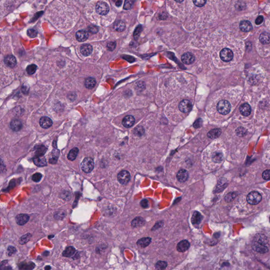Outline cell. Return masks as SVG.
I'll return each mask as SVG.
<instances>
[{"instance_id": "5b68a950", "label": "cell", "mask_w": 270, "mask_h": 270, "mask_svg": "<svg viewBox=\"0 0 270 270\" xmlns=\"http://www.w3.org/2000/svg\"><path fill=\"white\" fill-rule=\"evenodd\" d=\"M247 201L250 204L252 205H255L262 200V196L259 194V192L255 191H253L250 192L248 195L247 196Z\"/></svg>"}, {"instance_id": "8992f818", "label": "cell", "mask_w": 270, "mask_h": 270, "mask_svg": "<svg viewBox=\"0 0 270 270\" xmlns=\"http://www.w3.org/2000/svg\"><path fill=\"white\" fill-rule=\"evenodd\" d=\"M96 11L99 15L105 16L109 12V7L107 3L104 2H99L96 6Z\"/></svg>"}, {"instance_id": "ac0fdd59", "label": "cell", "mask_w": 270, "mask_h": 270, "mask_svg": "<svg viewBox=\"0 0 270 270\" xmlns=\"http://www.w3.org/2000/svg\"><path fill=\"white\" fill-rule=\"evenodd\" d=\"M240 28L243 32H248L251 31L253 27L251 23L249 21H243L240 24Z\"/></svg>"}, {"instance_id": "9f6ffc18", "label": "cell", "mask_w": 270, "mask_h": 270, "mask_svg": "<svg viewBox=\"0 0 270 270\" xmlns=\"http://www.w3.org/2000/svg\"></svg>"}, {"instance_id": "30bf717a", "label": "cell", "mask_w": 270, "mask_h": 270, "mask_svg": "<svg viewBox=\"0 0 270 270\" xmlns=\"http://www.w3.org/2000/svg\"><path fill=\"white\" fill-rule=\"evenodd\" d=\"M195 58L191 53L187 52L184 54L182 56V61L184 63L186 64H192L195 61Z\"/></svg>"}, {"instance_id": "603a6c76", "label": "cell", "mask_w": 270, "mask_h": 270, "mask_svg": "<svg viewBox=\"0 0 270 270\" xmlns=\"http://www.w3.org/2000/svg\"><path fill=\"white\" fill-rule=\"evenodd\" d=\"M22 123L21 121L15 119L12 121L10 123V128L14 131H18L21 129Z\"/></svg>"}, {"instance_id": "11a10c76", "label": "cell", "mask_w": 270, "mask_h": 270, "mask_svg": "<svg viewBox=\"0 0 270 270\" xmlns=\"http://www.w3.org/2000/svg\"><path fill=\"white\" fill-rule=\"evenodd\" d=\"M175 1H176L177 2H179V3H180V2H183L184 0H175Z\"/></svg>"}, {"instance_id": "bcb514c9", "label": "cell", "mask_w": 270, "mask_h": 270, "mask_svg": "<svg viewBox=\"0 0 270 270\" xmlns=\"http://www.w3.org/2000/svg\"><path fill=\"white\" fill-rule=\"evenodd\" d=\"M116 46V43H115V42H110L109 43H108L107 48L110 51H112L115 49Z\"/></svg>"}, {"instance_id": "484cf974", "label": "cell", "mask_w": 270, "mask_h": 270, "mask_svg": "<svg viewBox=\"0 0 270 270\" xmlns=\"http://www.w3.org/2000/svg\"><path fill=\"white\" fill-rule=\"evenodd\" d=\"M221 133H222V131L220 129H213L209 131L207 134V136L209 137V138L215 139V138L219 137L221 135Z\"/></svg>"}, {"instance_id": "c3c4849f", "label": "cell", "mask_w": 270, "mask_h": 270, "mask_svg": "<svg viewBox=\"0 0 270 270\" xmlns=\"http://www.w3.org/2000/svg\"><path fill=\"white\" fill-rule=\"evenodd\" d=\"M58 156L55 155L53 157H52L51 158L49 159V163L51 164H56L57 161H58Z\"/></svg>"}, {"instance_id": "ffe728a7", "label": "cell", "mask_w": 270, "mask_h": 270, "mask_svg": "<svg viewBox=\"0 0 270 270\" xmlns=\"http://www.w3.org/2000/svg\"><path fill=\"white\" fill-rule=\"evenodd\" d=\"M240 110L242 115L244 116H248L251 112V107L248 104H243L240 108Z\"/></svg>"}, {"instance_id": "db71d44e", "label": "cell", "mask_w": 270, "mask_h": 270, "mask_svg": "<svg viewBox=\"0 0 270 270\" xmlns=\"http://www.w3.org/2000/svg\"><path fill=\"white\" fill-rule=\"evenodd\" d=\"M51 267L50 266H47L46 267H44V269L45 270H50L51 269Z\"/></svg>"}, {"instance_id": "d6a6232c", "label": "cell", "mask_w": 270, "mask_h": 270, "mask_svg": "<svg viewBox=\"0 0 270 270\" xmlns=\"http://www.w3.org/2000/svg\"><path fill=\"white\" fill-rule=\"evenodd\" d=\"M32 237V235L30 233H27L24 235L21 236L20 238L19 239V243L21 245H24L25 244L27 243L30 240V239Z\"/></svg>"}, {"instance_id": "4fadbf2b", "label": "cell", "mask_w": 270, "mask_h": 270, "mask_svg": "<svg viewBox=\"0 0 270 270\" xmlns=\"http://www.w3.org/2000/svg\"><path fill=\"white\" fill-rule=\"evenodd\" d=\"M190 242L187 240H183L178 243L177 250L179 252H185L190 248Z\"/></svg>"}, {"instance_id": "836d02e7", "label": "cell", "mask_w": 270, "mask_h": 270, "mask_svg": "<svg viewBox=\"0 0 270 270\" xmlns=\"http://www.w3.org/2000/svg\"><path fill=\"white\" fill-rule=\"evenodd\" d=\"M46 152H47L46 147H44V146H41L40 147H38L36 150L35 155H36V156H42L44 155V154L46 153Z\"/></svg>"}, {"instance_id": "681fc988", "label": "cell", "mask_w": 270, "mask_h": 270, "mask_svg": "<svg viewBox=\"0 0 270 270\" xmlns=\"http://www.w3.org/2000/svg\"><path fill=\"white\" fill-rule=\"evenodd\" d=\"M65 216V214H64L63 211H59L57 214L54 215V217H56V219H60L64 217Z\"/></svg>"}, {"instance_id": "ab89813d", "label": "cell", "mask_w": 270, "mask_h": 270, "mask_svg": "<svg viewBox=\"0 0 270 270\" xmlns=\"http://www.w3.org/2000/svg\"><path fill=\"white\" fill-rule=\"evenodd\" d=\"M27 33L29 37L31 38H34L35 37H37V30L35 29H29L27 30Z\"/></svg>"}, {"instance_id": "277c9868", "label": "cell", "mask_w": 270, "mask_h": 270, "mask_svg": "<svg viewBox=\"0 0 270 270\" xmlns=\"http://www.w3.org/2000/svg\"><path fill=\"white\" fill-rule=\"evenodd\" d=\"M81 168L86 173H89L91 172L94 168V161L93 159L90 157L85 158L81 164Z\"/></svg>"}, {"instance_id": "7c38bea8", "label": "cell", "mask_w": 270, "mask_h": 270, "mask_svg": "<svg viewBox=\"0 0 270 270\" xmlns=\"http://www.w3.org/2000/svg\"><path fill=\"white\" fill-rule=\"evenodd\" d=\"M135 123V119L131 115L127 116L123 118L122 124L126 128H130L133 126Z\"/></svg>"}, {"instance_id": "ee69618b", "label": "cell", "mask_w": 270, "mask_h": 270, "mask_svg": "<svg viewBox=\"0 0 270 270\" xmlns=\"http://www.w3.org/2000/svg\"><path fill=\"white\" fill-rule=\"evenodd\" d=\"M236 134L238 135V136H243L245 135V133H246L245 129L242 128V127L238 128L236 130Z\"/></svg>"}, {"instance_id": "e575fe53", "label": "cell", "mask_w": 270, "mask_h": 270, "mask_svg": "<svg viewBox=\"0 0 270 270\" xmlns=\"http://www.w3.org/2000/svg\"><path fill=\"white\" fill-rule=\"evenodd\" d=\"M136 0H125L123 6V8L125 10H129L131 8L135 2Z\"/></svg>"}, {"instance_id": "e0dca14e", "label": "cell", "mask_w": 270, "mask_h": 270, "mask_svg": "<svg viewBox=\"0 0 270 270\" xmlns=\"http://www.w3.org/2000/svg\"><path fill=\"white\" fill-rule=\"evenodd\" d=\"M52 121L48 117H43L40 120V125L42 128L48 129L52 125Z\"/></svg>"}, {"instance_id": "83f0119b", "label": "cell", "mask_w": 270, "mask_h": 270, "mask_svg": "<svg viewBox=\"0 0 270 270\" xmlns=\"http://www.w3.org/2000/svg\"><path fill=\"white\" fill-rule=\"evenodd\" d=\"M259 39L262 44H268L270 42V34L267 32H263L260 35Z\"/></svg>"}, {"instance_id": "5bb4252c", "label": "cell", "mask_w": 270, "mask_h": 270, "mask_svg": "<svg viewBox=\"0 0 270 270\" xmlns=\"http://www.w3.org/2000/svg\"><path fill=\"white\" fill-rule=\"evenodd\" d=\"M176 177L177 180L180 183L186 182L188 178V171L184 169H180L177 174Z\"/></svg>"}, {"instance_id": "cb8c5ba5", "label": "cell", "mask_w": 270, "mask_h": 270, "mask_svg": "<svg viewBox=\"0 0 270 270\" xmlns=\"http://www.w3.org/2000/svg\"><path fill=\"white\" fill-rule=\"evenodd\" d=\"M152 242V238H143L139 239L137 242V244L141 247L145 248L148 246Z\"/></svg>"}, {"instance_id": "7a4b0ae2", "label": "cell", "mask_w": 270, "mask_h": 270, "mask_svg": "<svg viewBox=\"0 0 270 270\" xmlns=\"http://www.w3.org/2000/svg\"><path fill=\"white\" fill-rule=\"evenodd\" d=\"M225 157V152L223 150H214L211 154L210 159L211 163L216 166L221 165L223 162Z\"/></svg>"}, {"instance_id": "816d5d0a", "label": "cell", "mask_w": 270, "mask_h": 270, "mask_svg": "<svg viewBox=\"0 0 270 270\" xmlns=\"http://www.w3.org/2000/svg\"><path fill=\"white\" fill-rule=\"evenodd\" d=\"M235 196V195H234V194H233L232 193H231V194L230 193L225 197V200L227 202L231 201L232 200V198H234Z\"/></svg>"}, {"instance_id": "7dc6e473", "label": "cell", "mask_w": 270, "mask_h": 270, "mask_svg": "<svg viewBox=\"0 0 270 270\" xmlns=\"http://www.w3.org/2000/svg\"><path fill=\"white\" fill-rule=\"evenodd\" d=\"M140 205L142 206V208L144 209H146V208H148V206H149V202L146 199H144V200H142L141 202H140Z\"/></svg>"}, {"instance_id": "9c48e42d", "label": "cell", "mask_w": 270, "mask_h": 270, "mask_svg": "<svg viewBox=\"0 0 270 270\" xmlns=\"http://www.w3.org/2000/svg\"><path fill=\"white\" fill-rule=\"evenodd\" d=\"M179 109L181 112L188 113L192 109V104L188 100H183L179 103Z\"/></svg>"}, {"instance_id": "74e56055", "label": "cell", "mask_w": 270, "mask_h": 270, "mask_svg": "<svg viewBox=\"0 0 270 270\" xmlns=\"http://www.w3.org/2000/svg\"><path fill=\"white\" fill-rule=\"evenodd\" d=\"M42 177V174L39 173H36L32 176V180L35 182H39L40 181Z\"/></svg>"}, {"instance_id": "f5cc1de1", "label": "cell", "mask_w": 270, "mask_h": 270, "mask_svg": "<svg viewBox=\"0 0 270 270\" xmlns=\"http://www.w3.org/2000/svg\"><path fill=\"white\" fill-rule=\"evenodd\" d=\"M122 4V1L121 0H117V1L116 2V5L117 6H120Z\"/></svg>"}, {"instance_id": "ba28073f", "label": "cell", "mask_w": 270, "mask_h": 270, "mask_svg": "<svg viewBox=\"0 0 270 270\" xmlns=\"http://www.w3.org/2000/svg\"><path fill=\"white\" fill-rule=\"evenodd\" d=\"M219 56L222 61L224 62L231 61L233 58V52L230 49H223L221 51Z\"/></svg>"}, {"instance_id": "7bdbcfd3", "label": "cell", "mask_w": 270, "mask_h": 270, "mask_svg": "<svg viewBox=\"0 0 270 270\" xmlns=\"http://www.w3.org/2000/svg\"><path fill=\"white\" fill-rule=\"evenodd\" d=\"M142 27L141 25H139L138 27H137L136 29L135 30L134 32V37L137 39V37H138L140 35V32L142 31Z\"/></svg>"}, {"instance_id": "7402d4cb", "label": "cell", "mask_w": 270, "mask_h": 270, "mask_svg": "<svg viewBox=\"0 0 270 270\" xmlns=\"http://www.w3.org/2000/svg\"><path fill=\"white\" fill-rule=\"evenodd\" d=\"M4 62L6 66L10 68H13L16 66V58L12 55L6 56L4 59Z\"/></svg>"}, {"instance_id": "f6af8a7d", "label": "cell", "mask_w": 270, "mask_h": 270, "mask_svg": "<svg viewBox=\"0 0 270 270\" xmlns=\"http://www.w3.org/2000/svg\"><path fill=\"white\" fill-rule=\"evenodd\" d=\"M88 31L92 33L95 34L98 32V27L96 26L91 25L88 27Z\"/></svg>"}, {"instance_id": "6da1fadb", "label": "cell", "mask_w": 270, "mask_h": 270, "mask_svg": "<svg viewBox=\"0 0 270 270\" xmlns=\"http://www.w3.org/2000/svg\"><path fill=\"white\" fill-rule=\"evenodd\" d=\"M257 240L254 241L253 247L257 252L264 253L268 251L267 246V240L264 236H257Z\"/></svg>"}, {"instance_id": "8d00e7d4", "label": "cell", "mask_w": 270, "mask_h": 270, "mask_svg": "<svg viewBox=\"0 0 270 270\" xmlns=\"http://www.w3.org/2000/svg\"><path fill=\"white\" fill-rule=\"evenodd\" d=\"M37 66L35 64H31L28 66L27 68V72L29 75L34 74L37 69Z\"/></svg>"}, {"instance_id": "2e32d148", "label": "cell", "mask_w": 270, "mask_h": 270, "mask_svg": "<svg viewBox=\"0 0 270 270\" xmlns=\"http://www.w3.org/2000/svg\"><path fill=\"white\" fill-rule=\"evenodd\" d=\"M33 161L35 165L37 167H44L47 165V163L46 158L42 156H35L33 159Z\"/></svg>"}, {"instance_id": "f907efd6", "label": "cell", "mask_w": 270, "mask_h": 270, "mask_svg": "<svg viewBox=\"0 0 270 270\" xmlns=\"http://www.w3.org/2000/svg\"><path fill=\"white\" fill-rule=\"evenodd\" d=\"M264 20V18L263 16H260L257 18V19L255 20V24L257 25H259L261 24Z\"/></svg>"}, {"instance_id": "b9f144b4", "label": "cell", "mask_w": 270, "mask_h": 270, "mask_svg": "<svg viewBox=\"0 0 270 270\" xmlns=\"http://www.w3.org/2000/svg\"><path fill=\"white\" fill-rule=\"evenodd\" d=\"M16 252V250L13 246H8V256H11Z\"/></svg>"}, {"instance_id": "9a60e30c", "label": "cell", "mask_w": 270, "mask_h": 270, "mask_svg": "<svg viewBox=\"0 0 270 270\" xmlns=\"http://www.w3.org/2000/svg\"><path fill=\"white\" fill-rule=\"evenodd\" d=\"M75 37L77 40L79 42H84L88 39L89 37L88 32L85 30H80L76 33Z\"/></svg>"}, {"instance_id": "4316f807", "label": "cell", "mask_w": 270, "mask_h": 270, "mask_svg": "<svg viewBox=\"0 0 270 270\" xmlns=\"http://www.w3.org/2000/svg\"><path fill=\"white\" fill-rule=\"evenodd\" d=\"M79 153V149L77 147H75L70 151L68 155V159L71 161H75L77 158Z\"/></svg>"}, {"instance_id": "52a82bcc", "label": "cell", "mask_w": 270, "mask_h": 270, "mask_svg": "<svg viewBox=\"0 0 270 270\" xmlns=\"http://www.w3.org/2000/svg\"><path fill=\"white\" fill-rule=\"evenodd\" d=\"M117 179L121 184H127L130 180V174L127 171H121L117 175Z\"/></svg>"}, {"instance_id": "8fae6325", "label": "cell", "mask_w": 270, "mask_h": 270, "mask_svg": "<svg viewBox=\"0 0 270 270\" xmlns=\"http://www.w3.org/2000/svg\"><path fill=\"white\" fill-rule=\"evenodd\" d=\"M30 217L25 214H19L16 217V223L19 225H24L29 221Z\"/></svg>"}, {"instance_id": "4dcf8cb0", "label": "cell", "mask_w": 270, "mask_h": 270, "mask_svg": "<svg viewBox=\"0 0 270 270\" xmlns=\"http://www.w3.org/2000/svg\"><path fill=\"white\" fill-rule=\"evenodd\" d=\"M96 85V81L93 78H88L86 79L85 82V85L87 88L92 89Z\"/></svg>"}, {"instance_id": "f1b7e54d", "label": "cell", "mask_w": 270, "mask_h": 270, "mask_svg": "<svg viewBox=\"0 0 270 270\" xmlns=\"http://www.w3.org/2000/svg\"><path fill=\"white\" fill-rule=\"evenodd\" d=\"M35 267V264L32 262H23L19 265V269L21 270H32Z\"/></svg>"}, {"instance_id": "44dd1931", "label": "cell", "mask_w": 270, "mask_h": 270, "mask_svg": "<svg viewBox=\"0 0 270 270\" xmlns=\"http://www.w3.org/2000/svg\"><path fill=\"white\" fill-rule=\"evenodd\" d=\"M203 219V216L200 212L194 211L192 217V223L193 225H199Z\"/></svg>"}, {"instance_id": "3957f363", "label": "cell", "mask_w": 270, "mask_h": 270, "mask_svg": "<svg viewBox=\"0 0 270 270\" xmlns=\"http://www.w3.org/2000/svg\"><path fill=\"white\" fill-rule=\"evenodd\" d=\"M216 109L217 111L220 114L222 115H226L230 113L232 105L230 102L226 100H220L217 104Z\"/></svg>"}, {"instance_id": "1f68e13d", "label": "cell", "mask_w": 270, "mask_h": 270, "mask_svg": "<svg viewBox=\"0 0 270 270\" xmlns=\"http://www.w3.org/2000/svg\"><path fill=\"white\" fill-rule=\"evenodd\" d=\"M114 29H115L118 32H122L125 29V24L123 21H118L116 22L114 24Z\"/></svg>"}, {"instance_id": "d590c367", "label": "cell", "mask_w": 270, "mask_h": 270, "mask_svg": "<svg viewBox=\"0 0 270 270\" xmlns=\"http://www.w3.org/2000/svg\"><path fill=\"white\" fill-rule=\"evenodd\" d=\"M167 266V263L165 261H159L156 264L155 267L156 269L158 270H164L165 269Z\"/></svg>"}, {"instance_id": "60d3db41", "label": "cell", "mask_w": 270, "mask_h": 270, "mask_svg": "<svg viewBox=\"0 0 270 270\" xmlns=\"http://www.w3.org/2000/svg\"><path fill=\"white\" fill-rule=\"evenodd\" d=\"M262 177L265 180H270V169H267L262 173Z\"/></svg>"}, {"instance_id": "f546056e", "label": "cell", "mask_w": 270, "mask_h": 270, "mask_svg": "<svg viewBox=\"0 0 270 270\" xmlns=\"http://www.w3.org/2000/svg\"><path fill=\"white\" fill-rule=\"evenodd\" d=\"M75 252V249L73 246H69L66 248L62 253V255L64 257H72Z\"/></svg>"}, {"instance_id": "d4e9b609", "label": "cell", "mask_w": 270, "mask_h": 270, "mask_svg": "<svg viewBox=\"0 0 270 270\" xmlns=\"http://www.w3.org/2000/svg\"><path fill=\"white\" fill-rule=\"evenodd\" d=\"M144 219L142 217H137L131 222V226L133 227H138L142 226L145 224Z\"/></svg>"}, {"instance_id": "d6986e66", "label": "cell", "mask_w": 270, "mask_h": 270, "mask_svg": "<svg viewBox=\"0 0 270 270\" xmlns=\"http://www.w3.org/2000/svg\"><path fill=\"white\" fill-rule=\"evenodd\" d=\"M93 49L92 46L89 44H83L81 47L80 52L81 54L84 56H89L92 52Z\"/></svg>"}, {"instance_id": "f35d334b", "label": "cell", "mask_w": 270, "mask_h": 270, "mask_svg": "<svg viewBox=\"0 0 270 270\" xmlns=\"http://www.w3.org/2000/svg\"><path fill=\"white\" fill-rule=\"evenodd\" d=\"M193 3L198 7L203 6L206 2V0H192Z\"/></svg>"}]
</instances>
